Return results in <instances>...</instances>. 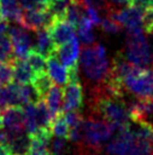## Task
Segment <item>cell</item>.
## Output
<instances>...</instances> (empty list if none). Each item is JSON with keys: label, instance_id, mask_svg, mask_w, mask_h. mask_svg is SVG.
Returning <instances> with one entry per match:
<instances>
[{"label": "cell", "instance_id": "6", "mask_svg": "<svg viewBox=\"0 0 153 155\" xmlns=\"http://www.w3.org/2000/svg\"><path fill=\"white\" fill-rule=\"evenodd\" d=\"M11 45H13L14 57L17 59H26L32 50H34L32 38L27 34L23 26H8L7 31Z\"/></svg>", "mask_w": 153, "mask_h": 155}, {"label": "cell", "instance_id": "34", "mask_svg": "<svg viewBox=\"0 0 153 155\" xmlns=\"http://www.w3.org/2000/svg\"><path fill=\"white\" fill-rule=\"evenodd\" d=\"M4 128V124H2V116H1V111H0V130Z\"/></svg>", "mask_w": 153, "mask_h": 155}, {"label": "cell", "instance_id": "32", "mask_svg": "<svg viewBox=\"0 0 153 155\" xmlns=\"http://www.w3.org/2000/svg\"><path fill=\"white\" fill-rule=\"evenodd\" d=\"M0 155H11V152L7 144L6 134L2 129L0 130Z\"/></svg>", "mask_w": 153, "mask_h": 155}, {"label": "cell", "instance_id": "23", "mask_svg": "<svg viewBox=\"0 0 153 155\" xmlns=\"http://www.w3.org/2000/svg\"><path fill=\"white\" fill-rule=\"evenodd\" d=\"M14 57L13 45L7 33H0V61L11 62Z\"/></svg>", "mask_w": 153, "mask_h": 155}, {"label": "cell", "instance_id": "7", "mask_svg": "<svg viewBox=\"0 0 153 155\" xmlns=\"http://www.w3.org/2000/svg\"><path fill=\"white\" fill-rule=\"evenodd\" d=\"M6 137H14L25 133L24 127V110L20 105H10L1 110Z\"/></svg>", "mask_w": 153, "mask_h": 155}, {"label": "cell", "instance_id": "40", "mask_svg": "<svg viewBox=\"0 0 153 155\" xmlns=\"http://www.w3.org/2000/svg\"><path fill=\"white\" fill-rule=\"evenodd\" d=\"M23 155H28V154H27V153H26V154H23Z\"/></svg>", "mask_w": 153, "mask_h": 155}, {"label": "cell", "instance_id": "37", "mask_svg": "<svg viewBox=\"0 0 153 155\" xmlns=\"http://www.w3.org/2000/svg\"><path fill=\"white\" fill-rule=\"evenodd\" d=\"M43 155H53V154H52L51 152H48V151H47L46 153H45V154H43Z\"/></svg>", "mask_w": 153, "mask_h": 155}, {"label": "cell", "instance_id": "20", "mask_svg": "<svg viewBox=\"0 0 153 155\" xmlns=\"http://www.w3.org/2000/svg\"><path fill=\"white\" fill-rule=\"evenodd\" d=\"M30 84L34 87V90L36 91L38 97L43 100L45 94L47 93V91L50 90V87L52 86V81L51 78L47 76L46 73H43L35 75Z\"/></svg>", "mask_w": 153, "mask_h": 155}, {"label": "cell", "instance_id": "2", "mask_svg": "<svg viewBox=\"0 0 153 155\" xmlns=\"http://www.w3.org/2000/svg\"><path fill=\"white\" fill-rule=\"evenodd\" d=\"M123 53L133 65L142 68L153 66V52L143 28L127 31Z\"/></svg>", "mask_w": 153, "mask_h": 155}, {"label": "cell", "instance_id": "41", "mask_svg": "<svg viewBox=\"0 0 153 155\" xmlns=\"http://www.w3.org/2000/svg\"><path fill=\"white\" fill-rule=\"evenodd\" d=\"M150 155H153V152H152V153H151V154H150Z\"/></svg>", "mask_w": 153, "mask_h": 155}, {"label": "cell", "instance_id": "21", "mask_svg": "<svg viewBox=\"0 0 153 155\" xmlns=\"http://www.w3.org/2000/svg\"><path fill=\"white\" fill-rule=\"evenodd\" d=\"M69 130H70V128H69L68 124H67V121L64 119L63 112H61L52 121L51 124L52 135H54L55 137H60V138H68Z\"/></svg>", "mask_w": 153, "mask_h": 155}, {"label": "cell", "instance_id": "9", "mask_svg": "<svg viewBox=\"0 0 153 155\" xmlns=\"http://www.w3.org/2000/svg\"><path fill=\"white\" fill-rule=\"evenodd\" d=\"M47 30L55 48L67 43L76 35V27L64 18H54Z\"/></svg>", "mask_w": 153, "mask_h": 155}, {"label": "cell", "instance_id": "4", "mask_svg": "<svg viewBox=\"0 0 153 155\" xmlns=\"http://www.w3.org/2000/svg\"><path fill=\"white\" fill-rule=\"evenodd\" d=\"M62 91V110H80L83 105V88L78 66L69 69V81Z\"/></svg>", "mask_w": 153, "mask_h": 155}, {"label": "cell", "instance_id": "16", "mask_svg": "<svg viewBox=\"0 0 153 155\" xmlns=\"http://www.w3.org/2000/svg\"><path fill=\"white\" fill-rule=\"evenodd\" d=\"M0 9L5 21L19 23L23 9L18 0H0Z\"/></svg>", "mask_w": 153, "mask_h": 155}, {"label": "cell", "instance_id": "13", "mask_svg": "<svg viewBox=\"0 0 153 155\" xmlns=\"http://www.w3.org/2000/svg\"><path fill=\"white\" fill-rule=\"evenodd\" d=\"M13 65V82L16 84H30L35 76V73L32 70L30 65L25 59L14 58L11 61Z\"/></svg>", "mask_w": 153, "mask_h": 155}, {"label": "cell", "instance_id": "36", "mask_svg": "<svg viewBox=\"0 0 153 155\" xmlns=\"http://www.w3.org/2000/svg\"><path fill=\"white\" fill-rule=\"evenodd\" d=\"M1 21H5L4 19V17H2V13H1V9H0V22Z\"/></svg>", "mask_w": 153, "mask_h": 155}, {"label": "cell", "instance_id": "33", "mask_svg": "<svg viewBox=\"0 0 153 155\" xmlns=\"http://www.w3.org/2000/svg\"><path fill=\"white\" fill-rule=\"evenodd\" d=\"M8 107V101H7V94H6V87L0 86V111Z\"/></svg>", "mask_w": 153, "mask_h": 155}, {"label": "cell", "instance_id": "8", "mask_svg": "<svg viewBox=\"0 0 153 155\" xmlns=\"http://www.w3.org/2000/svg\"><path fill=\"white\" fill-rule=\"evenodd\" d=\"M108 14H111L120 25L126 28V31L143 28L144 9L140 8L137 6L130 5V6L118 9V10L109 12Z\"/></svg>", "mask_w": 153, "mask_h": 155}, {"label": "cell", "instance_id": "25", "mask_svg": "<svg viewBox=\"0 0 153 155\" xmlns=\"http://www.w3.org/2000/svg\"><path fill=\"white\" fill-rule=\"evenodd\" d=\"M99 25L101 26L102 32H105L106 34H118L119 32L122 31V28H123V26L108 13L101 19Z\"/></svg>", "mask_w": 153, "mask_h": 155}, {"label": "cell", "instance_id": "15", "mask_svg": "<svg viewBox=\"0 0 153 155\" xmlns=\"http://www.w3.org/2000/svg\"><path fill=\"white\" fill-rule=\"evenodd\" d=\"M35 32H36V43H35L36 49H34V50L39 52L45 58L53 54V52L55 50V47L52 42V39L50 36L47 27L39 28V30L35 31Z\"/></svg>", "mask_w": 153, "mask_h": 155}, {"label": "cell", "instance_id": "18", "mask_svg": "<svg viewBox=\"0 0 153 155\" xmlns=\"http://www.w3.org/2000/svg\"><path fill=\"white\" fill-rule=\"evenodd\" d=\"M94 24L90 22V19L87 16L81 18L76 28H78V35L79 39L82 42V45H90L95 43V34L92 32Z\"/></svg>", "mask_w": 153, "mask_h": 155}, {"label": "cell", "instance_id": "19", "mask_svg": "<svg viewBox=\"0 0 153 155\" xmlns=\"http://www.w3.org/2000/svg\"><path fill=\"white\" fill-rule=\"evenodd\" d=\"M25 60L27 61V64L30 65L35 75L46 73V58L36 50H32L28 53V56L26 57Z\"/></svg>", "mask_w": 153, "mask_h": 155}, {"label": "cell", "instance_id": "5", "mask_svg": "<svg viewBox=\"0 0 153 155\" xmlns=\"http://www.w3.org/2000/svg\"><path fill=\"white\" fill-rule=\"evenodd\" d=\"M131 125V124H130ZM105 144L102 152L106 155H126L134 142V134L130 126L118 129Z\"/></svg>", "mask_w": 153, "mask_h": 155}, {"label": "cell", "instance_id": "22", "mask_svg": "<svg viewBox=\"0 0 153 155\" xmlns=\"http://www.w3.org/2000/svg\"><path fill=\"white\" fill-rule=\"evenodd\" d=\"M135 137V136H134ZM153 152V144L150 140L135 137L126 155H150Z\"/></svg>", "mask_w": 153, "mask_h": 155}, {"label": "cell", "instance_id": "31", "mask_svg": "<svg viewBox=\"0 0 153 155\" xmlns=\"http://www.w3.org/2000/svg\"><path fill=\"white\" fill-rule=\"evenodd\" d=\"M131 1L132 0H107V4H108V7H109V12H113V10H118V9L123 8V7L130 6Z\"/></svg>", "mask_w": 153, "mask_h": 155}, {"label": "cell", "instance_id": "38", "mask_svg": "<svg viewBox=\"0 0 153 155\" xmlns=\"http://www.w3.org/2000/svg\"><path fill=\"white\" fill-rule=\"evenodd\" d=\"M47 4H50V2H52V1H54V0H45Z\"/></svg>", "mask_w": 153, "mask_h": 155}, {"label": "cell", "instance_id": "24", "mask_svg": "<svg viewBox=\"0 0 153 155\" xmlns=\"http://www.w3.org/2000/svg\"><path fill=\"white\" fill-rule=\"evenodd\" d=\"M48 152L53 155H68L70 153V146L67 138L55 137L54 139L51 138V142L48 145Z\"/></svg>", "mask_w": 153, "mask_h": 155}, {"label": "cell", "instance_id": "26", "mask_svg": "<svg viewBox=\"0 0 153 155\" xmlns=\"http://www.w3.org/2000/svg\"><path fill=\"white\" fill-rule=\"evenodd\" d=\"M69 4L70 0H54L47 4V12L53 16V18H64Z\"/></svg>", "mask_w": 153, "mask_h": 155}, {"label": "cell", "instance_id": "12", "mask_svg": "<svg viewBox=\"0 0 153 155\" xmlns=\"http://www.w3.org/2000/svg\"><path fill=\"white\" fill-rule=\"evenodd\" d=\"M46 70L47 76L51 78L59 86H64L69 81V69L62 65L54 54L46 58Z\"/></svg>", "mask_w": 153, "mask_h": 155}, {"label": "cell", "instance_id": "30", "mask_svg": "<svg viewBox=\"0 0 153 155\" xmlns=\"http://www.w3.org/2000/svg\"><path fill=\"white\" fill-rule=\"evenodd\" d=\"M153 26V6L150 8L145 9L143 15V28L145 32H148L150 27Z\"/></svg>", "mask_w": 153, "mask_h": 155}, {"label": "cell", "instance_id": "1", "mask_svg": "<svg viewBox=\"0 0 153 155\" xmlns=\"http://www.w3.org/2000/svg\"><path fill=\"white\" fill-rule=\"evenodd\" d=\"M79 65L82 81L88 93L101 87L109 78L111 64L105 47L100 43L83 45L79 54Z\"/></svg>", "mask_w": 153, "mask_h": 155}, {"label": "cell", "instance_id": "17", "mask_svg": "<svg viewBox=\"0 0 153 155\" xmlns=\"http://www.w3.org/2000/svg\"><path fill=\"white\" fill-rule=\"evenodd\" d=\"M86 15V8L81 0H70L65 15H64V19L69 22L71 25L76 27L78 23L81 18Z\"/></svg>", "mask_w": 153, "mask_h": 155}, {"label": "cell", "instance_id": "27", "mask_svg": "<svg viewBox=\"0 0 153 155\" xmlns=\"http://www.w3.org/2000/svg\"><path fill=\"white\" fill-rule=\"evenodd\" d=\"M23 10H46L47 2L45 0H18Z\"/></svg>", "mask_w": 153, "mask_h": 155}, {"label": "cell", "instance_id": "14", "mask_svg": "<svg viewBox=\"0 0 153 155\" xmlns=\"http://www.w3.org/2000/svg\"><path fill=\"white\" fill-rule=\"evenodd\" d=\"M43 100L46 103L53 119L62 112V90L59 85H52Z\"/></svg>", "mask_w": 153, "mask_h": 155}, {"label": "cell", "instance_id": "28", "mask_svg": "<svg viewBox=\"0 0 153 155\" xmlns=\"http://www.w3.org/2000/svg\"><path fill=\"white\" fill-rule=\"evenodd\" d=\"M64 119L68 124L69 128H73L76 126L81 125L83 117L80 113L79 110H68V111H64L63 113Z\"/></svg>", "mask_w": 153, "mask_h": 155}, {"label": "cell", "instance_id": "35", "mask_svg": "<svg viewBox=\"0 0 153 155\" xmlns=\"http://www.w3.org/2000/svg\"><path fill=\"white\" fill-rule=\"evenodd\" d=\"M148 33H149V34H151L153 36V26H152V27H150L149 30H148Z\"/></svg>", "mask_w": 153, "mask_h": 155}, {"label": "cell", "instance_id": "10", "mask_svg": "<svg viewBox=\"0 0 153 155\" xmlns=\"http://www.w3.org/2000/svg\"><path fill=\"white\" fill-rule=\"evenodd\" d=\"M53 16L46 10H25L21 13L19 24L25 30L37 31L48 27L53 22Z\"/></svg>", "mask_w": 153, "mask_h": 155}, {"label": "cell", "instance_id": "29", "mask_svg": "<svg viewBox=\"0 0 153 155\" xmlns=\"http://www.w3.org/2000/svg\"><path fill=\"white\" fill-rule=\"evenodd\" d=\"M86 8V16L89 18L90 22L92 23L94 25H99L101 22V18L99 16L97 9L92 8V7H85Z\"/></svg>", "mask_w": 153, "mask_h": 155}, {"label": "cell", "instance_id": "11", "mask_svg": "<svg viewBox=\"0 0 153 155\" xmlns=\"http://www.w3.org/2000/svg\"><path fill=\"white\" fill-rule=\"evenodd\" d=\"M53 54L68 69L78 66V59H79V54H80V47H79L78 39L74 36L67 43L55 48Z\"/></svg>", "mask_w": 153, "mask_h": 155}, {"label": "cell", "instance_id": "3", "mask_svg": "<svg viewBox=\"0 0 153 155\" xmlns=\"http://www.w3.org/2000/svg\"><path fill=\"white\" fill-rule=\"evenodd\" d=\"M125 92L137 99H151L153 96V66L142 68L135 66L122 81Z\"/></svg>", "mask_w": 153, "mask_h": 155}, {"label": "cell", "instance_id": "39", "mask_svg": "<svg viewBox=\"0 0 153 155\" xmlns=\"http://www.w3.org/2000/svg\"><path fill=\"white\" fill-rule=\"evenodd\" d=\"M151 101H152V103H153V96H152V97H151Z\"/></svg>", "mask_w": 153, "mask_h": 155}]
</instances>
